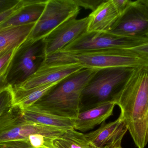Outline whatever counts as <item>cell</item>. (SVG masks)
Masks as SVG:
<instances>
[{
	"label": "cell",
	"instance_id": "obj_1",
	"mask_svg": "<svg viewBox=\"0 0 148 148\" xmlns=\"http://www.w3.org/2000/svg\"><path fill=\"white\" fill-rule=\"evenodd\" d=\"M138 148L148 143V66L135 68L114 101Z\"/></svg>",
	"mask_w": 148,
	"mask_h": 148
},
{
	"label": "cell",
	"instance_id": "obj_2",
	"mask_svg": "<svg viewBox=\"0 0 148 148\" xmlns=\"http://www.w3.org/2000/svg\"><path fill=\"white\" fill-rule=\"evenodd\" d=\"M98 70L84 68L70 75L59 82L33 105L53 114L75 119L80 112L82 91Z\"/></svg>",
	"mask_w": 148,
	"mask_h": 148
},
{
	"label": "cell",
	"instance_id": "obj_3",
	"mask_svg": "<svg viewBox=\"0 0 148 148\" xmlns=\"http://www.w3.org/2000/svg\"><path fill=\"white\" fill-rule=\"evenodd\" d=\"M78 63L85 68L114 67L136 68L148 66V60L131 50L107 49L92 51H60L47 56L43 65Z\"/></svg>",
	"mask_w": 148,
	"mask_h": 148
},
{
	"label": "cell",
	"instance_id": "obj_4",
	"mask_svg": "<svg viewBox=\"0 0 148 148\" xmlns=\"http://www.w3.org/2000/svg\"><path fill=\"white\" fill-rule=\"evenodd\" d=\"M134 69L114 67L98 69L82 91L80 112L104 103L114 102Z\"/></svg>",
	"mask_w": 148,
	"mask_h": 148
},
{
	"label": "cell",
	"instance_id": "obj_5",
	"mask_svg": "<svg viewBox=\"0 0 148 148\" xmlns=\"http://www.w3.org/2000/svg\"><path fill=\"white\" fill-rule=\"evenodd\" d=\"M43 39L26 40L17 48L10 63L6 80L9 86L18 87L36 73L46 60Z\"/></svg>",
	"mask_w": 148,
	"mask_h": 148
},
{
	"label": "cell",
	"instance_id": "obj_6",
	"mask_svg": "<svg viewBox=\"0 0 148 148\" xmlns=\"http://www.w3.org/2000/svg\"><path fill=\"white\" fill-rule=\"evenodd\" d=\"M65 130L27 121L22 115V109L12 105L0 116V143L17 140H28L29 136L40 134L53 139L62 135Z\"/></svg>",
	"mask_w": 148,
	"mask_h": 148
},
{
	"label": "cell",
	"instance_id": "obj_7",
	"mask_svg": "<svg viewBox=\"0 0 148 148\" xmlns=\"http://www.w3.org/2000/svg\"><path fill=\"white\" fill-rule=\"evenodd\" d=\"M148 42V39L122 36L109 32H85L66 46L64 52L107 49H131Z\"/></svg>",
	"mask_w": 148,
	"mask_h": 148
},
{
	"label": "cell",
	"instance_id": "obj_8",
	"mask_svg": "<svg viewBox=\"0 0 148 148\" xmlns=\"http://www.w3.org/2000/svg\"><path fill=\"white\" fill-rule=\"evenodd\" d=\"M80 10L74 0H47L44 11L27 40L44 39L63 23L76 18Z\"/></svg>",
	"mask_w": 148,
	"mask_h": 148
},
{
	"label": "cell",
	"instance_id": "obj_9",
	"mask_svg": "<svg viewBox=\"0 0 148 148\" xmlns=\"http://www.w3.org/2000/svg\"><path fill=\"white\" fill-rule=\"evenodd\" d=\"M109 32L122 36L148 39V0L133 1Z\"/></svg>",
	"mask_w": 148,
	"mask_h": 148
},
{
	"label": "cell",
	"instance_id": "obj_10",
	"mask_svg": "<svg viewBox=\"0 0 148 148\" xmlns=\"http://www.w3.org/2000/svg\"><path fill=\"white\" fill-rule=\"evenodd\" d=\"M89 18H73L63 23L43 39L46 57L61 51L87 32Z\"/></svg>",
	"mask_w": 148,
	"mask_h": 148
},
{
	"label": "cell",
	"instance_id": "obj_11",
	"mask_svg": "<svg viewBox=\"0 0 148 148\" xmlns=\"http://www.w3.org/2000/svg\"><path fill=\"white\" fill-rule=\"evenodd\" d=\"M84 68L80 64L75 63L43 65L36 73L16 87L29 89L56 83Z\"/></svg>",
	"mask_w": 148,
	"mask_h": 148
},
{
	"label": "cell",
	"instance_id": "obj_12",
	"mask_svg": "<svg viewBox=\"0 0 148 148\" xmlns=\"http://www.w3.org/2000/svg\"><path fill=\"white\" fill-rule=\"evenodd\" d=\"M128 128L120 116L113 122L102 123L95 131L86 134L89 140L97 148H122V142Z\"/></svg>",
	"mask_w": 148,
	"mask_h": 148
},
{
	"label": "cell",
	"instance_id": "obj_13",
	"mask_svg": "<svg viewBox=\"0 0 148 148\" xmlns=\"http://www.w3.org/2000/svg\"><path fill=\"white\" fill-rule=\"evenodd\" d=\"M116 105L114 102H108L80 112L75 119L74 129L82 132L93 129L113 115Z\"/></svg>",
	"mask_w": 148,
	"mask_h": 148
},
{
	"label": "cell",
	"instance_id": "obj_14",
	"mask_svg": "<svg viewBox=\"0 0 148 148\" xmlns=\"http://www.w3.org/2000/svg\"><path fill=\"white\" fill-rule=\"evenodd\" d=\"M119 16L112 0H105L88 16L87 32H109Z\"/></svg>",
	"mask_w": 148,
	"mask_h": 148
},
{
	"label": "cell",
	"instance_id": "obj_15",
	"mask_svg": "<svg viewBox=\"0 0 148 148\" xmlns=\"http://www.w3.org/2000/svg\"><path fill=\"white\" fill-rule=\"evenodd\" d=\"M22 109L23 116L27 121L57 128L65 131L74 129L75 119L53 114L41 110L33 105Z\"/></svg>",
	"mask_w": 148,
	"mask_h": 148
},
{
	"label": "cell",
	"instance_id": "obj_16",
	"mask_svg": "<svg viewBox=\"0 0 148 148\" xmlns=\"http://www.w3.org/2000/svg\"><path fill=\"white\" fill-rule=\"evenodd\" d=\"M47 0H24V4L14 14L0 24V28L36 23L41 16Z\"/></svg>",
	"mask_w": 148,
	"mask_h": 148
},
{
	"label": "cell",
	"instance_id": "obj_17",
	"mask_svg": "<svg viewBox=\"0 0 148 148\" xmlns=\"http://www.w3.org/2000/svg\"><path fill=\"white\" fill-rule=\"evenodd\" d=\"M36 23L0 28V57L20 47L27 39Z\"/></svg>",
	"mask_w": 148,
	"mask_h": 148
},
{
	"label": "cell",
	"instance_id": "obj_18",
	"mask_svg": "<svg viewBox=\"0 0 148 148\" xmlns=\"http://www.w3.org/2000/svg\"><path fill=\"white\" fill-rule=\"evenodd\" d=\"M58 83L39 86L29 89L11 87L13 93V105H19L22 107L31 106L44 96Z\"/></svg>",
	"mask_w": 148,
	"mask_h": 148
},
{
	"label": "cell",
	"instance_id": "obj_19",
	"mask_svg": "<svg viewBox=\"0 0 148 148\" xmlns=\"http://www.w3.org/2000/svg\"><path fill=\"white\" fill-rule=\"evenodd\" d=\"M52 142L54 148H97L90 142L85 134L74 129L66 131Z\"/></svg>",
	"mask_w": 148,
	"mask_h": 148
},
{
	"label": "cell",
	"instance_id": "obj_20",
	"mask_svg": "<svg viewBox=\"0 0 148 148\" xmlns=\"http://www.w3.org/2000/svg\"><path fill=\"white\" fill-rule=\"evenodd\" d=\"M12 105L13 96L12 88L8 86L0 93V116Z\"/></svg>",
	"mask_w": 148,
	"mask_h": 148
},
{
	"label": "cell",
	"instance_id": "obj_21",
	"mask_svg": "<svg viewBox=\"0 0 148 148\" xmlns=\"http://www.w3.org/2000/svg\"><path fill=\"white\" fill-rule=\"evenodd\" d=\"M0 148H35L28 140H17L0 143Z\"/></svg>",
	"mask_w": 148,
	"mask_h": 148
},
{
	"label": "cell",
	"instance_id": "obj_22",
	"mask_svg": "<svg viewBox=\"0 0 148 148\" xmlns=\"http://www.w3.org/2000/svg\"><path fill=\"white\" fill-rule=\"evenodd\" d=\"M24 0H21L20 2L11 8L0 13V24L8 19L16 13L19 11L24 4Z\"/></svg>",
	"mask_w": 148,
	"mask_h": 148
},
{
	"label": "cell",
	"instance_id": "obj_23",
	"mask_svg": "<svg viewBox=\"0 0 148 148\" xmlns=\"http://www.w3.org/2000/svg\"><path fill=\"white\" fill-rule=\"evenodd\" d=\"M52 140L53 139H48L40 134L32 135L29 136L28 139L30 144L35 148L41 147L46 142Z\"/></svg>",
	"mask_w": 148,
	"mask_h": 148
},
{
	"label": "cell",
	"instance_id": "obj_24",
	"mask_svg": "<svg viewBox=\"0 0 148 148\" xmlns=\"http://www.w3.org/2000/svg\"><path fill=\"white\" fill-rule=\"evenodd\" d=\"M79 7L89 9L92 11L96 9L105 0H74Z\"/></svg>",
	"mask_w": 148,
	"mask_h": 148
},
{
	"label": "cell",
	"instance_id": "obj_25",
	"mask_svg": "<svg viewBox=\"0 0 148 148\" xmlns=\"http://www.w3.org/2000/svg\"><path fill=\"white\" fill-rule=\"evenodd\" d=\"M16 49L10 50L0 57V74L8 68Z\"/></svg>",
	"mask_w": 148,
	"mask_h": 148
},
{
	"label": "cell",
	"instance_id": "obj_26",
	"mask_svg": "<svg viewBox=\"0 0 148 148\" xmlns=\"http://www.w3.org/2000/svg\"><path fill=\"white\" fill-rule=\"evenodd\" d=\"M112 1L119 15L121 16L126 11L133 1L130 0H112Z\"/></svg>",
	"mask_w": 148,
	"mask_h": 148
},
{
	"label": "cell",
	"instance_id": "obj_27",
	"mask_svg": "<svg viewBox=\"0 0 148 148\" xmlns=\"http://www.w3.org/2000/svg\"><path fill=\"white\" fill-rule=\"evenodd\" d=\"M21 0H0V13L13 8Z\"/></svg>",
	"mask_w": 148,
	"mask_h": 148
},
{
	"label": "cell",
	"instance_id": "obj_28",
	"mask_svg": "<svg viewBox=\"0 0 148 148\" xmlns=\"http://www.w3.org/2000/svg\"><path fill=\"white\" fill-rule=\"evenodd\" d=\"M130 50L140 54L148 60V42Z\"/></svg>",
	"mask_w": 148,
	"mask_h": 148
},
{
	"label": "cell",
	"instance_id": "obj_29",
	"mask_svg": "<svg viewBox=\"0 0 148 148\" xmlns=\"http://www.w3.org/2000/svg\"><path fill=\"white\" fill-rule=\"evenodd\" d=\"M8 68L0 74V93L9 86L6 80V74Z\"/></svg>",
	"mask_w": 148,
	"mask_h": 148
},
{
	"label": "cell",
	"instance_id": "obj_30",
	"mask_svg": "<svg viewBox=\"0 0 148 148\" xmlns=\"http://www.w3.org/2000/svg\"><path fill=\"white\" fill-rule=\"evenodd\" d=\"M54 148V146H53V147H51V148H48V147H40V148Z\"/></svg>",
	"mask_w": 148,
	"mask_h": 148
},
{
	"label": "cell",
	"instance_id": "obj_31",
	"mask_svg": "<svg viewBox=\"0 0 148 148\" xmlns=\"http://www.w3.org/2000/svg\"></svg>",
	"mask_w": 148,
	"mask_h": 148
}]
</instances>
